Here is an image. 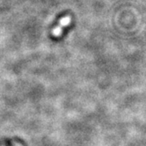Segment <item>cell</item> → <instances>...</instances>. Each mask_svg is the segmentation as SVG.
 Wrapping results in <instances>:
<instances>
[{
  "label": "cell",
  "mask_w": 146,
  "mask_h": 146,
  "mask_svg": "<svg viewBox=\"0 0 146 146\" xmlns=\"http://www.w3.org/2000/svg\"><path fill=\"white\" fill-rule=\"evenodd\" d=\"M70 20H71V19L70 16H66V17L62 18L59 21V26L56 27L53 29V31H52V35H53V36L59 37L62 33V28L69 26L70 23Z\"/></svg>",
  "instance_id": "obj_1"
}]
</instances>
